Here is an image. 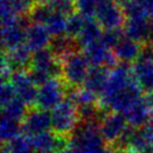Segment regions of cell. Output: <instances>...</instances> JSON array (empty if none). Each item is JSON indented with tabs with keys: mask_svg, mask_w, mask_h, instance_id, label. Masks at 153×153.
<instances>
[{
	"mask_svg": "<svg viewBox=\"0 0 153 153\" xmlns=\"http://www.w3.org/2000/svg\"><path fill=\"white\" fill-rule=\"evenodd\" d=\"M17 97L16 91L13 87V83L10 79L2 81L1 87H0V101H1V106H4L6 104H8L10 101H13V98Z\"/></svg>",
	"mask_w": 153,
	"mask_h": 153,
	"instance_id": "cell-32",
	"label": "cell"
},
{
	"mask_svg": "<svg viewBox=\"0 0 153 153\" xmlns=\"http://www.w3.org/2000/svg\"><path fill=\"white\" fill-rule=\"evenodd\" d=\"M102 29L103 28L97 22V20H95L94 18H86L81 34L78 35L76 38L78 46H82L84 48L89 44L101 40L103 35Z\"/></svg>",
	"mask_w": 153,
	"mask_h": 153,
	"instance_id": "cell-21",
	"label": "cell"
},
{
	"mask_svg": "<svg viewBox=\"0 0 153 153\" xmlns=\"http://www.w3.org/2000/svg\"><path fill=\"white\" fill-rule=\"evenodd\" d=\"M75 13H79L84 18H93L96 16L97 4L95 0H74Z\"/></svg>",
	"mask_w": 153,
	"mask_h": 153,
	"instance_id": "cell-27",
	"label": "cell"
},
{
	"mask_svg": "<svg viewBox=\"0 0 153 153\" xmlns=\"http://www.w3.org/2000/svg\"><path fill=\"white\" fill-rule=\"evenodd\" d=\"M144 100H145V102H146L148 106H149V108L151 110V112H152V114H153V92L146 93Z\"/></svg>",
	"mask_w": 153,
	"mask_h": 153,
	"instance_id": "cell-35",
	"label": "cell"
},
{
	"mask_svg": "<svg viewBox=\"0 0 153 153\" xmlns=\"http://www.w3.org/2000/svg\"><path fill=\"white\" fill-rule=\"evenodd\" d=\"M130 153H146V152H132V151H130Z\"/></svg>",
	"mask_w": 153,
	"mask_h": 153,
	"instance_id": "cell-41",
	"label": "cell"
},
{
	"mask_svg": "<svg viewBox=\"0 0 153 153\" xmlns=\"http://www.w3.org/2000/svg\"><path fill=\"white\" fill-rule=\"evenodd\" d=\"M68 87L60 77H53L45 84L38 86V93L35 106L44 111L54 110L65 98Z\"/></svg>",
	"mask_w": 153,
	"mask_h": 153,
	"instance_id": "cell-5",
	"label": "cell"
},
{
	"mask_svg": "<svg viewBox=\"0 0 153 153\" xmlns=\"http://www.w3.org/2000/svg\"><path fill=\"white\" fill-rule=\"evenodd\" d=\"M115 1H116L117 4H120L121 6H122V4H123L124 2H125V1H128V0H115Z\"/></svg>",
	"mask_w": 153,
	"mask_h": 153,
	"instance_id": "cell-40",
	"label": "cell"
},
{
	"mask_svg": "<svg viewBox=\"0 0 153 153\" xmlns=\"http://www.w3.org/2000/svg\"><path fill=\"white\" fill-rule=\"evenodd\" d=\"M123 115L125 116L130 126L134 128H141L151 122V116L153 114L144 98L140 97L124 111Z\"/></svg>",
	"mask_w": 153,
	"mask_h": 153,
	"instance_id": "cell-15",
	"label": "cell"
},
{
	"mask_svg": "<svg viewBox=\"0 0 153 153\" xmlns=\"http://www.w3.org/2000/svg\"><path fill=\"white\" fill-rule=\"evenodd\" d=\"M140 85L128 64L121 63L112 68L105 89L100 96V106L110 112L123 113L141 97Z\"/></svg>",
	"mask_w": 153,
	"mask_h": 153,
	"instance_id": "cell-1",
	"label": "cell"
},
{
	"mask_svg": "<svg viewBox=\"0 0 153 153\" xmlns=\"http://www.w3.org/2000/svg\"><path fill=\"white\" fill-rule=\"evenodd\" d=\"M20 130H22V126L19 124V121L9 119L7 116H2L1 125H0V136H1L2 143H7L18 136Z\"/></svg>",
	"mask_w": 153,
	"mask_h": 153,
	"instance_id": "cell-25",
	"label": "cell"
},
{
	"mask_svg": "<svg viewBox=\"0 0 153 153\" xmlns=\"http://www.w3.org/2000/svg\"><path fill=\"white\" fill-rule=\"evenodd\" d=\"M10 81L13 83L16 95L20 98L27 106H33L36 103L38 88L35 84L28 72L25 71H16L10 77Z\"/></svg>",
	"mask_w": 153,
	"mask_h": 153,
	"instance_id": "cell-13",
	"label": "cell"
},
{
	"mask_svg": "<svg viewBox=\"0 0 153 153\" xmlns=\"http://www.w3.org/2000/svg\"><path fill=\"white\" fill-rule=\"evenodd\" d=\"M48 4L55 11H58L65 16H69L75 13L74 0H49Z\"/></svg>",
	"mask_w": 153,
	"mask_h": 153,
	"instance_id": "cell-31",
	"label": "cell"
},
{
	"mask_svg": "<svg viewBox=\"0 0 153 153\" xmlns=\"http://www.w3.org/2000/svg\"><path fill=\"white\" fill-rule=\"evenodd\" d=\"M104 142L98 121H82L71 136L69 146L76 153H103L106 148Z\"/></svg>",
	"mask_w": 153,
	"mask_h": 153,
	"instance_id": "cell-2",
	"label": "cell"
},
{
	"mask_svg": "<svg viewBox=\"0 0 153 153\" xmlns=\"http://www.w3.org/2000/svg\"><path fill=\"white\" fill-rule=\"evenodd\" d=\"M141 49H142V45L140 43L128 38V36H125L124 34L122 39L113 48V51L119 62L130 64V63H134L139 58Z\"/></svg>",
	"mask_w": 153,
	"mask_h": 153,
	"instance_id": "cell-18",
	"label": "cell"
},
{
	"mask_svg": "<svg viewBox=\"0 0 153 153\" xmlns=\"http://www.w3.org/2000/svg\"><path fill=\"white\" fill-rule=\"evenodd\" d=\"M53 10L54 9L51 8L49 4H36L34 9L31 10V13H29L30 22H35V24L45 25V22H47V19L53 13Z\"/></svg>",
	"mask_w": 153,
	"mask_h": 153,
	"instance_id": "cell-28",
	"label": "cell"
},
{
	"mask_svg": "<svg viewBox=\"0 0 153 153\" xmlns=\"http://www.w3.org/2000/svg\"><path fill=\"white\" fill-rule=\"evenodd\" d=\"M4 153H33V142L31 137L26 134H19L15 139L4 143L2 151Z\"/></svg>",
	"mask_w": 153,
	"mask_h": 153,
	"instance_id": "cell-22",
	"label": "cell"
},
{
	"mask_svg": "<svg viewBox=\"0 0 153 153\" xmlns=\"http://www.w3.org/2000/svg\"><path fill=\"white\" fill-rule=\"evenodd\" d=\"M36 4H37L36 0H15L13 4L9 6L13 7L17 15L25 16V15H29L31 13V10L34 9Z\"/></svg>",
	"mask_w": 153,
	"mask_h": 153,
	"instance_id": "cell-33",
	"label": "cell"
},
{
	"mask_svg": "<svg viewBox=\"0 0 153 153\" xmlns=\"http://www.w3.org/2000/svg\"><path fill=\"white\" fill-rule=\"evenodd\" d=\"M60 62L62 66V79L68 88H77L84 85L85 79L91 69V64L84 53L74 51L63 57Z\"/></svg>",
	"mask_w": 153,
	"mask_h": 153,
	"instance_id": "cell-3",
	"label": "cell"
},
{
	"mask_svg": "<svg viewBox=\"0 0 153 153\" xmlns=\"http://www.w3.org/2000/svg\"><path fill=\"white\" fill-rule=\"evenodd\" d=\"M141 8L148 13V16L151 18L153 13V0H134Z\"/></svg>",
	"mask_w": 153,
	"mask_h": 153,
	"instance_id": "cell-34",
	"label": "cell"
},
{
	"mask_svg": "<svg viewBox=\"0 0 153 153\" xmlns=\"http://www.w3.org/2000/svg\"><path fill=\"white\" fill-rule=\"evenodd\" d=\"M86 58L88 59L89 64L96 67L114 68L117 64L119 59L116 58L113 49L106 47L104 44L98 40L93 44H89L84 47V51Z\"/></svg>",
	"mask_w": 153,
	"mask_h": 153,
	"instance_id": "cell-12",
	"label": "cell"
},
{
	"mask_svg": "<svg viewBox=\"0 0 153 153\" xmlns=\"http://www.w3.org/2000/svg\"><path fill=\"white\" fill-rule=\"evenodd\" d=\"M51 36L47 28L42 24H30L26 30V45L31 51L46 49L51 45Z\"/></svg>",
	"mask_w": 153,
	"mask_h": 153,
	"instance_id": "cell-16",
	"label": "cell"
},
{
	"mask_svg": "<svg viewBox=\"0 0 153 153\" xmlns=\"http://www.w3.org/2000/svg\"><path fill=\"white\" fill-rule=\"evenodd\" d=\"M150 150H151V152H150V153H153V146H152V148H151Z\"/></svg>",
	"mask_w": 153,
	"mask_h": 153,
	"instance_id": "cell-42",
	"label": "cell"
},
{
	"mask_svg": "<svg viewBox=\"0 0 153 153\" xmlns=\"http://www.w3.org/2000/svg\"><path fill=\"white\" fill-rule=\"evenodd\" d=\"M15 0H1V4H11Z\"/></svg>",
	"mask_w": 153,
	"mask_h": 153,
	"instance_id": "cell-39",
	"label": "cell"
},
{
	"mask_svg": "<svg viewBox=\"0 0 153 153\" xmlns=\"http://www.w3.org/2000/svg\"><path fill=\"white\" fill-rule=\"evenodd\" d=\"M103 153H116V151H115L114 148H112L111 145H108V146L106 145V148H105V150L103 151Z\"/></svg>",
	"mask_w": 153,
	"mask_h": 153,
	"instance_id": "cell-38",
	"label": "cell"
},
{
	"mask_svg": "<svg viewBox=\"0 0 153 153\" xmlns=\"http://www.w3.org/2000/svg\"><path fill=\"white\" fill-rule=\"evenodd\" d=\"M27 105L22 102L20 98H13L8 104L2 106V116H7L9 119L16 120V121H22L25 119L26 114L28 112Z\"/></svg>",
	"mask_w": 153,
	"mask_h": 153,
	"instance_id": "cell-24",
	"label": "cell"
},
{
	"mask_svg": "<svg viewBox=\"0 0 153 153\" xmlns=\"http://www.w3.org/2000/svg\"><path fill=\"white\" fill-rule=\"evenodd\" d=\"M86 18L81 16L79 13H74L67 17V27H66V35L68 37L76 39L77 36L81 34L82 29L84 27Z\"/></svg>",
	"mask_w": 153,
	"mask_h": 153,
	"instance_id": "cell-26",
	"label": "cell"
},
{
	"mask_svg": "<svg viewBox=\"0 0 153 153\" xmlns=\"http://www.w3.org/2000/svg\"><path fill=\"white\" fill-rule=\"evenodd\" d=\"M51 116L53 131L60 135L72 136L77 125L81 123L78 107L68 97L51 110Z\"/></svg>",
	"mask_w": 153,
	"mask_h": 153,
	"instance_id": "cell-4",
	"label": "cell"
},
{
	"mask_svg": "<svg viewBox=\"0 0 153 153\" xmlns=\"http://www.w3.org/2000/svg\"><path fill=\"white\" fill-rule=\"evenodd\" d=\"M67 17L63 13L53 10L51 15L45 22V27L49 31L53 37H59L66 35V27H67Z\"/></svg>",
	"mask_w": 153,
	"mask_h": 153,
	"instance_id": "cell-23",
	"label": "cell"
},
{
	"mask_svg": "<svg viewBox=\"0 0 153 153\" xmlns=\"http://www.w3.org/2000/svg\"><path fill=\"white\" fill-rule=\"evenodd\" d=\"M30 19H26L24 16L20 20L15 24L4 25L1 30V43L4 51H10L26 43V30L28 28Z\"/></svg>",
	"mask_w": 153,
	"mask_h": 153,
	"instance_id": "cell-14",
	"label": "cell"
},
{
	"mask_svg": "<svg viewBox=\"0 0 153 153\" xmlns=\"http://www.w3.org/2000/svg\"><path fill=\"white\" fill-rule=\"evenodd\" d=\"M108 75H110L108 68L93 66L91 67L88 75L86 77L84 87L89 89L94 94H96L97 96H101L107 84Z\"/></svg>",
	"mask_w": 153,
	"mask_h": 153,
	"instance_id": "cell-20",
	"label": "cell"
},
{
	"mask_svg": "<svg viewBox=\"0 0 153 153\" xmlns=\"http://www.w3.org/2000/svg\"><path fill=\"white\" fill-rule=\"evenodd\" d=\"M56 153H76V152H75V150L73 149V148H71V146H67V148H64V149L57 151Z\"/></svg>",
	"mask_w": 153,
	"mask_h": 153,
	"instance_id": "cell-36",
	"label": "cell"
},
{
	"mask_svg": "<svg viewBox=\"0 0 153 153\" xmlns=\"http://www.w3.org/2000/svg\"><path fill=\"white\" fill-rule=\"evenodd\" d=\"M7 59L9 65L11 66L13 72L16 71H25L26 68H29L31 63V51L27 45L22 44L17 48H15L10 51H4L2 55Z\"/></svg>",
	"mask_w": 153,
	"mask_h": 153,
	"instance_id": "cell-19",
	"label": "cell"
},
{
	"mask_svg": "<svg viewBox=\"0 0 153 153\" xmlns=\"http://www.w3.org/2000/svg\"><path fill=\"white\" fill-rule=\"evenodd\" d=\"M96 1V4H97V7L98 6H103V4H110V2H113L115 0H95Z\"/></svg>",
	"mask_w": 153,
	"mask_h": 153,
	"instance_id": "cell-37",
	"label": "cell"
},
{
	"mask_svg": "<svg viewBox=\"0 0 153 153\" xmlns=\"http://www.w3.org/2000/svg\"><path fill=\"white\" fill-rule=\"evenodd\" d=\"M133 75L141 89L153 92V45L143 44L139 58L132 66Z\"/></svg>",
	"mask_w": 153,
	"mask_h": 153,
	"instance_id": "cell-6",
	"label": "cell"
},
{
	"mask_svg": "<svg viewBox=\"0 0 153 153\" xmlns=\"http://www.w3.org/2000/svg\"><path fill=\"white\" fill-rule=\"evenodd\" d=\"M96 20L103 29H120L126 22L123 8L116 1L98 6L96 11Z\"/></svg>",
	"mask_w": 153,
	"mask_h": 153,
	"instance_id": "cell-9",
	"label": "cell"
},
{
	"mask_svg": "<svg viewBox=\"0 0 153 153\" xmlns=\"http://www.w3.org/2000/svg\"><path fill=\"white\" fill-rule=\"evenodd\" d=\"M128 128V124L125 116L119 112H108L100 121V132L108 145H114Z\"/></svg>",
	"mask_w": 153,
	"mask_h": 153,
	"instance_id": "cell-7",
	"label": "cell"
},
{
	"mask_svg": "<svg viewBox=\"0 0 153 153\" xmlns=\"http://www.w3.org/2000/svg\"><path fill=\"white\" fill-rule=\"evenodd\" d=\"M123 31L128 38L140 44H146L151 38L152 25L149 19H126Z\"/></svg>",
	"mask_w": 153,
	"mask_h": 153,
	"instance_id": "cell-17",
	"label": "cell"
},
{
	"mask_svg": "<svg viewBox=\"0 0 153 153\" xmlns=\"http://www.w3.org/2000/svg\"><path fill=\"white\" fill-rule=\"evenodd\" d=\"M124 36V31L120 29H110V30H105L103 31L102 38H101V42H102L104 45L111 49H113L120 40L122 39V37Z\"/></svg>",
	"mask_w": 153,
	"mask_h": 153,
	"instance_id": "cell-30",
	"label": "cell"
},
{
	"mask_svg": "<svg viewBox=\"0 0 153 153\" xmlns=\"http://www.w3.org/2000/svg\"><path fill=\"white\" fill-rule=\"evenodd\" d=\"M49 128H51V116L48 111L40 110L37 107L30 108L27 112L25 119L22 120V132L30 137L49 131Z\"/></svg>",
	"mask_w": 153,
	"mask_h": 153,
	"instance_id": "cell-11",
	"label": "cell"
},
{
	"mask_svg": "<svg viewBox=\"0 0 153 153\" xmlns=\"http://www.w3.org/2000/svg\"><path fill=\"white\" fill-rule=\"evenodd\" d=\"M69 136L60 135L53 131L39 133L31 137L34 153H56L69 146Z\"/></svg>",
	"mask_w": 153,
	"mask_h": 153,
	"instance_id": "cell-10",
	"label": "cell"
},
{
	"mask_svg": "<svg viewBox=\"0 0 153 153\" xmlns=\"http://www.w3.org/2000/svg\"><path fill=\"white\" fill-rule=\"evenodd\" d=\"M29 69L43 73L48 77H60L62 78V66L60 62L49 48L35 51L31 57Z\"/></svg>",
	"mask_w": 153,
	"mask_h": 153,
	"instance_id": "cell-8",
	"label": "cell"
},
{
	"mask_svg": "<svg viewBox=\"0 0 153 153\" xmlns=\"http://www.w3.org/2000/svg\"><path fill=\"white\" fill-rule=\"evenodd\" d=\"M126 19H149L148 13L134 0H128L122 4Z\"/></svg>",
	"mask_w": 153,
	"mask_h": 153,
	"instance_id": "cell-29",
	"label": "cell"
}]
</instances>
